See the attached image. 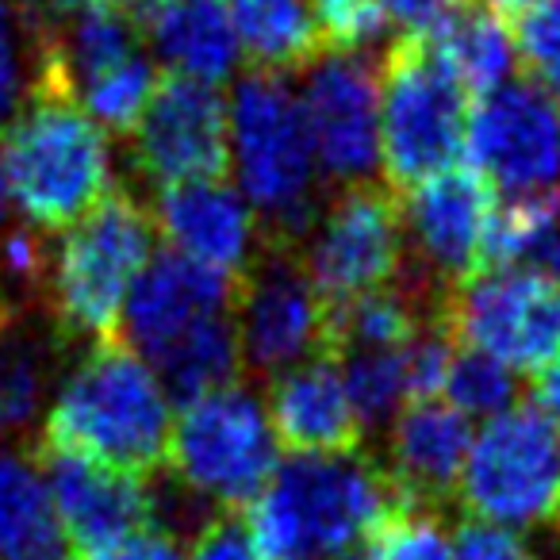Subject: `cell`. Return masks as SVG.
<instances>
[{"label": "cell", "mask_w": 560, "mask_h": 560, "mask_svg": "<svg viewBox=\"0 0 560 560\" xmlns=\"http://www.w3.org/2000/svg\"><path fill=\"white\" fill-rule=\"evenodd\" d=\"M173 399L162 376L127 342H96L58 381L43 445L85 453L119 472L147 476L170 460Z\"/></svg>", "instance_id": "3"}, {"label": "cell", "mask_w": 560, "mask_h": 560, "mask_svg": "<svg viewBox=\"0 0 560 560\" xmlns=\"http://www.w3.org/2000/svg\"><path fill=\"white\" fill-rule=\"evenodd\" d=\"M78 560H188V557H185V549H180L177 537L147 529V534L124 537V541L108 545V549H96Z\"/></svg>", "instance_id": "35"}, {"label": "cell", "mask_w": 560, "mask_h": 560, "mask_svg": "<svg viewBox=\"0 0 560 560\" xmlns=\"http://www.w3.org/2000/svg\"><path fill=\"white\" fill-rule=\"evenodd\" d=\"M399 196L407 246L419 254L427 277L442 280L445 292L483 272L488 226L495 215V188L476 170H445Z\"/></svg>", "instance_id": "15"}, {"label": "cell", "mask_w": 560, "mask_h": 560, "mask_svg": "<svg viewBox=\"0 0 560 560\" xmlns=\"http://www.w3.org/2000/svg\"><path fill=\"white\" fill-rule=\"evenodd\" d=\"M361 560H453V545L430 511H399L376 529Z\"/></svg>", "instance_id": "30"}, {"label": "cell", "mask_w": 560, "mask_h": 560, "mask_svg": "<svg viewBox=\"0 0 560 560\" xmlns=\"http://www.w3.org/2000/svg\"><path fill=\"white\" fill-rule=\"evenodd\" d=\"M170 465L203 506L238 514L277 472V434L265 404L242 384L208 392L173 415Z\"/></svg>", "instance_id": "7"}, {"label": "cell", "mask_w": 560, "mask_h": 560, "mask_svg": "<svg viewBox=\"0 0 560 560\" xmlns=\"http://www.w3.org/2000/svg\"><path fill=\"white\" fill-rule=\"evenodd\" d=\"M43 480L73 557L154 529V483L93 460L85 453L43 445Z\"/></svg>", "instance_id": "16"}, {"label": "cell", "mask_w": 560, "mask_h": 560, "mask_svg": "<svg viewBox=\"0 0 560 560\" xmlns=\"http://www.w3.org/2000/svg\"><path fill=\"white\" fill-rule=\"evenodd\" d=\"M529 261H537V272H545V277H549L552 284L560 289V223L545 234L541 246L534 249V257H529Z\"/></svg>", "instance_id": "37"}, {"label": "cell", "mask_w": 560, "mask_h": 560, "mask_svg": "<svg viewBox=\"0 0 560 560\" xmlns=\"http://www.w3.org/2000/svg\"><path fill=\"white\" fill-rule=\"evenodd\" d=\"M0 170L12 208L35 231H66L116 192L108 131L55 73L32 81L24 108L4 127Z\"/></svg>", "instance_id": "2"}, {"label": "cell", "mask_w": 560, "mask_h": 560, "mask_svg": "<svg viewBox=\"0 0 560 560\" xmlns=\"http://www.w3.org/2000/svg\"><path fill=\"white\" fill-rule=\"evenodd\" d=\"M300 249V265L327 307L388 289L396 284L407 254L399 196L373 180L342 188L327 211H319Z\"/></svg>", "instance_id": "10"}, {"label": "cell", "mask_w": 560, "mask_h": 560, "mask_svg": "<svg viewBox=\"0 0 560 560\" xmlns=\"http://www.w3.org/2000/svg\"><path fill=\"white\" fill-rule=\"evenodd\" d=\"M472 518L541 526L560 518V427L537 407H511L472 438L457 488Z\"/></svg>", "instance_id": "8"}, {"label": "cell", "mask_w": 560, "mask_h": 560, "mask_svg": "<svg viewBox=\"0 0 560 560\" xmlns=\"http://www.w3.org/2000/svg\"><path fill=\"white\" fill-rule=\"evenodd\" d=\"M430 47L438 50L453 78L468 89V93H495V89L511 85L514 66H518V43H514V27L495 9L480 4H465L450 24H442L430 35Z\"/></svg>", "instance_id": "25"}, {"label": "cell", "mask_w": 560, "mask_h": 560, "mask_svg": "<svg viewBox=\"0 0 560 560\" xmlns=\"http://www.w3.org/2000/svg\"><path fill=\"white\" fill-rule=\"evenodd\" d=\"M296 96L319 177L369 185L381 170V70L361 50H323Z\"/></svg>", "instance_id": "13"}, {"label": "cell", "mask_w": 560, "mask_h": 560, "mask_svg": "<svg viewBox=\"0 0 560 560\" xmlns=\"http://www.w3.org/2000/svg\"><path fill=\"white\" fill-rule=\"evenodd\" d=\"M342 365V381L350 392L353 415H358L361 430L384 427L399 415V407L411 399L407 392V361L404 346L399 350H358L338 358Z\"/></svg>", "instance_id": "27"}, {"label": "cell", "mask_w": 560, "mask_h": 560, "mask_svg": "<svg viewBox=\"0 0 560 560\" xmlns=\"http://www.w3.org/2000/svg\"><path fill=\"white\" fill-rule=\"evenodd\" d=\"M131 162L158 192L192 180H223L231 170L226 96L177 73L162 78L131 131Z\"/></svg>", "instance_id": "14"}, {"label": "cell", "mask_w": 560, "mask_h": 560, "mask_svg": "<svg viewBox=\"0 0 560 560\" xmlns=\"http://www.w3.org/2000/svg\"><path fill=\"white\" fill-rule=\"evenodd\" d=\"M58 330L32 315H0V445L39 422L58 373Z\"/></svg>", "instance_id": "22"}, {"label": "cell", "mask_w": 560, "mask_h": 560, "mask_svg": "<svg viewBox=\"0 0 560 560\" xmlns=\"http://www.w3.org/2000/svg\"><path fill=\"white\" fill-rule=\"evenodd\" d=\"M154 226L173 254L242 280L257 257L261 226L238 188L226 180H192L158 192Z\"/></svg>", "instance_id": "18"}, {"label": "cell", "mask_w": 560, "mask_h": 560, "mask_svg": "<svg viewBox=\"0 0 560 560\" xmlns=\"http://www.w3.org/2000/svg\"><path fill=\"white\" fill-rule=\"evenodd\" d=\"M0 560H73L43 468L0 445Z\"/></svg>", "instance_id": "23"}, {"label": "cell", "mask_w": 560, "mask_h": 560, "mask_svg": "<svg viewBox=\"0 0 560 560\" xmlns=\"http://www.w3.org/2000/svg\"><path fill=\"white\" fill-rule=\"evenodd\" d=\"M234 315L242 369L254 376H280L327 353V304L292 246L261 238L254 265L238 280Z\"/></svg>", "instance_id": "11"}, {"label": "cell", "mask_w": 560, "mask_h": 560, "mask_svg": "<svg viewBox=\"0 0 560 560\" xmlns=\"http://www.w3.org/2000/svg\"><path fill=\"white\" fill-rule=\"evenodd\" d=\"M472 438V422L442 399H419L392 419L384 472L411 511L445 503L460 488Z\"/></svg>", "instance_id": "19"}, {"label": "cell", "mask_w": 560, "mask_h": 560, "mask_svg": "<svg viewBox=\"0 0 560 560\" xmlns=\"http://www.w3.org/2000/svg\"><path fill=\"white\" fill-rule=\"evenodd\" d=\"M399 511L411 506L361 453H296L249 503L246 526L265 560H346Z\"/></svg>", "instance_id": "1"}, {"label": "cell", "mask_w": 560, "mask_h": 560, "mask_svg": "<svg viewBox=\"0 0 560 560\" xmlns=\"http://www.w3.org/2000/svg\"><path fill=\"white\" fill-rule=\"evenodd\" d=\"M445 404L465 419H495L511 411L518 396V376L499 361L483 358L476 350H457L445 373Z\"/></svg>", "instance_id": "28"}, {"label": "cell", "mask_w": 560, "mask_h": 560, "mask_svg": "<svg viewBox=\"0 0 560 560\" xmlns=\"http://www.w3.org/2000/svg\"><path fill=\"white\" fill-rule=\"evenodd\" d=\"M465 154L503 200L560 208V108L534 81H511L476 104Z\"/></svg>", "instance_id": "12"}, {"label": "cell", "mask_w": 560, "mask_h": 560, "mask_svg": "<svg viewBox=\"0 0 560 560\" xmlns=\"http://www.w3.org/2000/svg\"><path fill=\"white\" fill-rule=\"evenodd\" d=\"M238 300V280L196 265L180 254H154V261L135 280L124 307V342L142 361H158L173 342L215 315H231Z\"/></svg>", "instance_id": "17"}, {"label": "cell", "mask_w": 560, "mask_h": 560, "mask_svg": "<svg viewBox=\"0 0 560 560\" xmlns=\"http://www.w3.org/2000/svg\"><path fill=\"white\" fill-rule=\"evenodd\" d=\"M154 211L131 192H112L89 215L66 226L62 242L50 246V269L43 304L58 338L112 342L124 323L135 280L154 261Z\"/></svg>", "instance_id": "5"}, {"label": "cell", "mask_w": 560, "mask_h": 560, "mask_svg": "<svg viewBox=\"0 0 560 560\" xmlns=\"http://www.w3.org/2000/svg\"><path fill=\"white\" fill-rule=\"evenodd\" d=\"M35 66H39V39L27 0H0V127H9L12 116L24 108Z\"/></svg>", "instance_id": "29"}, {"label": "cell", "mask_w": 560, "mask_h": 560, "mask_svg": "<svg viewBox=\"0 0 560 560\" xmlns=\"http://www.w3.org/2000/svg\"><path fill=\"white\" fill-rule=\"evenodd\" d=\"M9 208H12V200H9V185H4V170H0V231L9 226Z\"/></svg>", "instance_id": "39"}, {"label": "cell", "mask_w": 560, "mask_h": 560, "mask_svg": "<svg viewBox=\"0 0 560 560\" xmlns=\"http://www.w3.org/2000/svg\"><path fill=\"white\" fill-rule=\"evenodd\" d=\"M150 369L162 376L165 392L177 404L238 384L242 350L238 335H234V319L231 315H215V319L200 323L180 342H173L162 358L150 361Z\"/></svg>", "instance_id": "26"}, {"label": "cell", "mask_w": 560, "mask_h": 560, "mask_svg": "<svg viewBox=\"0 0 560 560\" xmlns=\"http://www.w3.org/2000/svg\"><path fill=\"white\" fill-rule=\"evenodd\" d=\"M453 560H537L518 529L495 526V522L468 518L453 534Z\"/></svg>", "instance_id": "32"}, {"label": "cell", "mask_w": 560, "mask_h": 560, "mask_svg": "<svg viewBox=\"0 0 560 560\" xmlns=\"http://www.w3.org/2000/svg\"><path fill=\"white\" fill-rule=\"evenodd\" d=\"M468 0H381L384 20L396 24L411 39H430L442 24H450Z\"/></svg>", "instance_id": "34"}, {"label": "cell", "mask_w": 560, "mask_h": 560, "mask_svg": "<svg viewBox=\"0 0 560 560\" xmlns=\"http://www.w3.org/2000/svg\"><path fill=\"white\" fill-rule=\"evenodd\" d=\"M238 50L257 73L307 70L323 55V32L312 0H226Z\"/></svg>", "instance_id": "24"}, {"label": "cell", "mask_w": 560, "mask_h": 560, "mask_svg": "<svg viewBox=\"0 0 560 560\" xmlns=\"http://www.w3.org/2000/svg\"><path fill=\"white\" fill-rule=\"evenodd\" d=\"M312 4H319V0H312Z\"/></svg>", "instance_id": "42"}, {"label": "cell", "mask_w": 560, "mask_h": 560, "mask_svg": "<svg viewBox=\"0 0 560 560\" xmlns=\"http://www.w3.org/2000/svg\"><path fill=\"white\" fill-rule=\"evenodd\" d=\"M269 422L280 445L307 457L327 453H361V422L353 415L342 365L330 353L304 361L269 384Z\"/></svg>", "instance_id": "20"}, {"label": "cell", "mask_w": 560, "mask_h": 560, "mask_svg": "<svg viewBox=\"0 0 560 560\" xmlns=\"http://www.w3.org/2000/svg\"><path fill=\"white\" fill-rule=\"evenodd\" d=\"M518 58L529 66L537 81L557 93L560 89V0H541L526 9L514 24Z\"/></svg>", "instance_id": "31"}, {"label": "cell", "mask_w": 560, "mask_h": 560, "mask_svg": "<svg viewBox=\"0 0 560 560\" xmlns=\"http://www.w3.org/2000/svg\"><path fill=\"white\" fill-rule=\"evenodd\" d=\"M188 560H265V557L257 549L254 534H249L246 518H238V514H215V518H208L196 529Z\"/></svg>", "instance_id": "33"}, {"label": "cell", "mask_w": 560, "mask_h": 560, "mask_svg": "<svg viewBox=\"0 0 560 560\" xmlns=\"http://www.w3.org/2000/svg\"><path fill=\"white\" fill-rule=\"evenodd\" d=\"M534 396H537V411L560 427V350H557V358H552L549 365L537 369Z\"/></svg>", "instance_id": "36"}, {"label": "cell", "mask_w": 560, "mask_h": 560, "mask_svg": "<svg viewBox=\"0 0 560 560\" xmlns=\"http://www.w3.org/2000/svg\"><path fill=\"white\" fill-rule=\"evenodd\" d=\"M142 35L154 47L158 62L177 78L215 85L238 70V39H234L226 0H158Z\"/></svg>", "instance_id": "21"}, {"label": "cell", "mask_w": 560, "mask_h": 560, "mask_svg": "<svg viewBox=\"0 0 560 560\" xmlns=\"http://www.w3.org/2000/svg\"><path fill=\"white\" fill-rule=\"evenodd\" d=\"M231 170L261 238L300 249L319 219V165L300 96L280 73H246L226 101Z\"/></svg>", "instance_id": "4"}, {"label": "cell", "mask_w": 560, "mask_h": 560, "mask_svg": "<svg viewBox=\"0 0 560 560\" xmlns=\"http://www.w3.org/2000/svg\"><path fill=\"white\" fill-rule=\"evenodd\" d=\"M557 108H560V89H557Z\"/></svg>", "instance_id": "41"}, {"label": "cell", "mask_w": 560, "mask_h": 560, "mask_svg": "<svg viewBox=\"0 0 560 560\" xmlns=\"http://www.w3.org/2000/svg\"><path fill=\"white\" fill-rule=\"evenodd\" d=\"M534 4H541V0H488V9H495L499 16H522L526 9H534Z\"/></svg>", "instance_id": "38"}, {"label": "cell", "mask_w": 560, "mask_h": 560, "mask_svg": "<svg viewBox=\"0 0 560 560\" xmlns=\"http://www.w3.org/2000/svg\"><path fill=\"white\" fill-rule=\"evenodd\" d=\"M545 560H560V552H549V557H545Z\"/></svg>", "instance_id": "40"}, {"label": "cell", "mask_w": 560, "mask_h": 560, "mask_svg": "<svg viewBox=\"0 0 560 560\" xmlns=\"http://www.w3.org/2000/svg\"><path fill=\"white\" fill-rule=\"evenodd\" d=\"M468 89L430 39L399 35L381 66V170L392 192L457 170L468 142Z\"/></svg>", "instance_id": "6"}, {"label": "cell", "mask_w": 560, "mask_h": 560, "mask_svg": "<svg viewBox=\"0 0 560 560\" xmlns=\"http://www.w3.org/2000/svg\"><path fill=\"white\" fill-rule=\"evenodd\" d=\"M438 319L460 350L537 373L560 350V289L537 269H483L450 289Z\"/></svg>", "instance_id": "9"}]
</instances>
